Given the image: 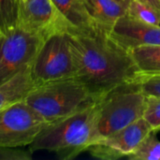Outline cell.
Here are the masks:
<instances>
[{"instance_id":"1","label":"cell","mask_w":160,"mask_h":160,"mask_svg":"<svg viewBox=\"0 0 160 160\" xmlns=\"http://www.w3.org/2000/svg\"><path fill=\"white\" fill-rule=\"evenodd\" d=\"M78 78L99 99L113 89L134 82L139 70L130 53L98 26L68 31Z\"/></svg>"},{"instance_id":"2","label":"cell","mask_w":160,"mask_h":160,"mask_svg":"<svg viewBox=\"0 0 160 160\" xmlns=\"http://www.w3.org/2000/svg\"><path fill=\"white\" fill-rule=\"evenodd\" d=\"M98 101L58 121L48 124L29 146L30 151H49L58 158L70 160L87 151L92 142Z\"/></svg>"},{"instance_id":"3","label":"cell","mask_w":160,"mask_h":160,"mask_svg":"<svg viewBox=\"0 0 160 160\" xmlns=\"http://www.w3.org/2000/svg\"><path fill=\"white\" fill-rule=\"evenodd\" d=\"M23 99L47 124L63 119L97 100L76 77L35 85Z\"/></svg>"},{"instance_id":"4","label":"cell","mask_w":160,"mask_h":160,"mask_svg":"<svg viewBox=\"0 0 160 160\" xmlns=\"http://www.w3.org/2000/svg\"><path fill=\"white\" fill-rule=\"evenodd\" d=\"M146 103L147 97L135 82L121 85L100 98L91 145L142 118Z\"/></svg>"},{"instance_id":"5","label":"cell","mask_w":160,"mask_h":160,"mask_svg":"<svg viewBox=\"0 0 160 160\" xmlns=\"http://www.w3.org/2000/svg\"><path fill=\"white\" fill-rule=\"evenodd\" d=\"M30 70L35 85L76 77L68 31L53 33L42 40Z\"/></svg>"},{"instance_id":"6","label":"cell","mask_w":160,"mask_h":160,"mask_svg":"<svg viewBox=\"0 0 160 160\" xmlns=\"http://www.w3.org/2000/svg\"><path fill=\"white\" fill-rule=\"evenodd\" d=\"M47 125L24 99L13 102L0 110V148L30 146Z\"/></svg>"},{"instance_id":"7","label":"cell","mask_w":160,"mask_h":160,"mask_svg":"<svg viewBox=\"0 0 160 160\" xmlns=\"http://www.w3.org/2000/svg\"><path fill=\"white\" fill-rule=\"evenodd\" d=\"M42 40L20 26L0 35V84L31 66Z\"/></svg>"},{"instance_id":"8","label":"cell","mask_w":160,"mask_h":160,"mask_svg":"<svg viewBox=\"0 0 160 160\" xmlns=\"http://www.w3.org/2000/svg\"><path fill=\"white\" fill-rule=\"evenodd\" d=\"M17 4L18 26L39 38L68 30L52 0H17Z\"/></svg>"},{"instance_id":"9","label":"cell","mask_w":160,"mask_h":160,"mask_svg":"<svg viewBox=\"0 0 160 160\" xmlns=\"http://www.w3.org/2000/svg\"><path fill=\"white\" fill-rule=\"evenodd\" d=\"M151 132L149 124L142 117L116 133L93 143L87 151L92 157L103 160L128 158Z\"/></svg>"},{"instance_id":"10","label":"cell","mask_w":160,"mask_h":160,"mask_svg":"<svg viewBox=\"0 0 160 160\" xmlns=\"http://www.w3.org/2000/svg\"><path fill=\"white\" fill-rule=\"evenodd\" d=\"M110 35L128 51L140 46L160 45V25L143 22L128 13L117 20Z\"/></svg>"},{"instance_id":"11","label":"cell","mask_w":160,"mask_h":160,"mask_svg":"<svg viewBox=\"0 0 160 160\" xmlns=\"http://www.w3.org/2000/svg\"><path fill=\"white\" fill-rule=\"evenodd\" d=\"M94 23L111 31L117 20L127 13L128 7L116 0H82Z\"/></svg>"},{"instance_id":"12","label":"cell","mask_w":160,"mask_h":160,"mask_svg":"<svg viewBox=\"0 0 160 160\" xmlns=\"http://www.w3.org/2000/svg\"><path fill=\"white\" fill-rule=\"evenodd\" d=\"M52 2L67 22L68 31H86L97 26L88 15L82 0H52Z\"/></svg>"},{"instance_id":"13","label":"cell","mask_w":160,"mask_h":160,"mask_svg":"<svg viewBox=\"0 0 160 160\" xmlns=\"http://www.w3.org/2000/svg\"><path fill=\"white\" fill-rule=\"evenodd\" d=\"M30 67L19 72L9 81L0 84V110L13 102L23 99L35 86Z\"/></svg>"},{"instance_id":"14","label":"cell","mask_w":160,"mask_h":160,"mask_svg":"<svg viewBox=\"0 0 160 160\" xmlns=\"http://www.w3.org/2000/svg\"><path fill=\"white\" fill-rule=\"evenodd\" d=\"M139 75L160 74V45H146L130 51Z\"/></svg>"},{"instance_id":"15","label":"cell","mask_w":160,"mask_h":160,"mask_svg":"<svg viewBox=\"0 0 160 160\" xmlns=\"http://www.w3.org/2000/svg\"><path fill=\"white\" fill-rule=\"evenodd\" d=\"M156 134L154 132L148 134L128 158L129 160H160V141Z\"/></svg>"},{"instance_id":"16","label":"cell","mask_w":160,"mask_h":160,"mask_svg":"<svg viewBox=\"0 0 160 160\" xmlns=\"http://www.w3.org/2000/svg\"><path fill=\"white\" fill-rule=\"evenodd\" d=\"M127 13L143 22L153 25H160L159 12L137 0L129 1Z\"/></svg>"},{"instance_id":"17","label":"cell","mask_w":160,"mask_h":160,"mask_svg":"<svg viewBox=\"0 0 160 160\" xmlns=\"http://www.w3.org/2000/svg\"><path fill=\"white\" fill-rule=\"evenodd\" d=\"M18 26L17 0H0V32L5 33Z\"/></svg>"},{"instance_id":"18","label":"cell","mask_w":160,"mask_h":160,"mask_svg":"<svg viewBox=\"0 0 160 160\" xmlns=\"http://www.w3.org/2000/svg\"><path fill=\"white\" fill-rule=\"evenodd\" d=\"M143 118L149 124L152 132H160V97H147Z\"/></svg>"},{"instance_id":"19","label":"cell","mask_w":160,"mask_h":160,"mask_svg":"<svg viewBox=\"0 0 160 160\" xmlns=\"http://www.w3.org/2000/svg\"><path fill=\"white\" fill-rule=\"evenodd\" d=\"M134 82L146 97H160V74L139 75Z\"/></svg>"},{"instance_id":"20","label":"cell","mask_w":160,"mask_h":160,"mask_svg":"<svg viewBox=\"0 0 160 160\" xmlns=\"http://www.w3.org/2000/svg\"><path fill=\"white\" fill-rule=\"evenodd\" d=\"M32 152L22 148H0V160H30L32 159Z\"/></svg>"},{"instance_id":"21","label":"cell","mask_w":160,"mask_h":160,"mask_svg":"<svg viewBox=\"0 0 160 160\" xmlns=\"http://www.w3.org/2000/svg\"><path fill=\"white\" fill-rule=\"evenodd\" d=\"M146 6L151 7L152 8L156 9L160 13V0H137Z\"/></svg>"},{"instance_id":"22","label":"cell","mask_w":160,"mask_h":160,"mask_svg":"<svg viewBox=\"0 0 160 160\" xmlns=\"http://www.w3.org/2000/svg\"><path fill=\"white\" fill-rule=\"evenodd\" d=\"M116 1H118V2H120V3H122V4H124V5H126L128 7L130 0H116Z\"/></svg>"},{"instance_id":"23","label":"cell","mask_w":160,"mask_h":160,"mask_svg":"<svg viewBox=\"0 0 160 160\" xmlns=\"http://www.w3.org/2000/svg\"><path fill=\"white\" fill-rule=\"evenodd\" d=\"M1 34H2V33H1V32H0V35H1Z\"/></svg>"}]
</instances>
